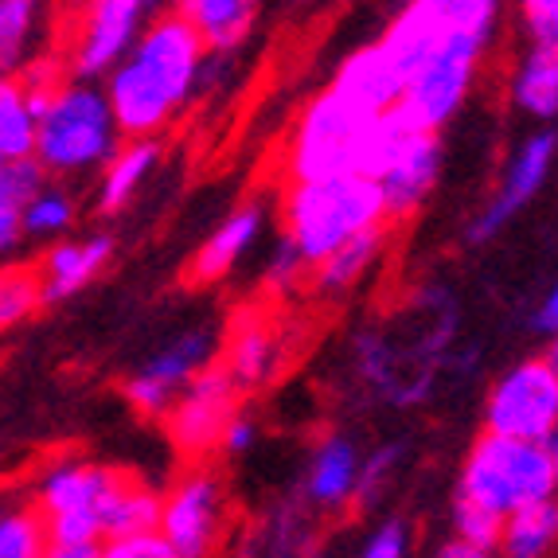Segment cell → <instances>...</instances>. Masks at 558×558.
Masks as SVG:
<instances>
[{
    "instance_id": "8fae6325",
    "label": "cell",
    "mask_w": 558,
    "mask_h": 558,
    "mask_svg": "<svg viewBox=\"0 0 558 558\" xmlns=\"http://www.w3.org/2000/svg\"><path fill=\"white\" fill-rule=\"evenodd\" d=\"M153 4L145 0H98L78 12L75 36L66 47V71L78 83H98L118 63H125L141 32L153 20Z\"/></svg>"
},
{
    "instance_id": "2e32d148",
    "label": "cell",
    "mask_w": 558,
    "mask_h": 558,
    "mask_svg": "<svg viewBox=\"0 0 558 558\" xmlns=\"http://www.w3.org/2000/svg\"><path fill=\"white\" fill-rule=\"evenodd\" d=\"M262 227H266V207L258 199L227 211L211 227V234L196 246V254L187 258V281L192 286H215V281L231 278L234 266L258 246Z\"/></svg>"
},
{
    "instance_id": "1f68e13d",
    "label": "cell",
    "mask_w": 558,
    "mask_h": 558,
    "mask_svg": "<svg viewBox=\"0 0 558 558\" xmlns=\"http://www.w3.org/2000/svg\"><path fill=\"white\" fill-rule=\"evenodd\" d=\"M402 441H387V446L372 449V453L363 457L360 465V488H355V504L360 508H375V504L387 496V488H391V476L399 473L402 465Z\"/></svg>"
},
{
    "instance_id": "4fadbf2b",
    "label": "cell",
    "mask_w": 558,
    "mask_h": 558,
    "mask_svg": "<svg viewBox=\"0 0 558 558\" xmlns=\"http://www.w3.org/2000/svg\"><path fill=\"white\" fill-rule=\"evenodd\" d=\"M242 414L239 383L227 375L223 363H211L187 383L177 407L168 410V438L184 457H207L219 449L227 426Z\"/></svg>"
},
{
    "instance_id": "b9f144b4",
    "label": "cell",
    "mask_w": 558,
    "mask_h": 558,
    "mask_svg": "<svg viewBox=\"0 0 558 558\" xmlns=\"http://www.w3.org/2000/svg\"><path fill=\"white\" fill-rule=\"evenodd\" d=\"M547 453H550V469H555V484H558V426H555V434L547 438Z\"/></svg>"
},
{
    "instance_id": "277c9868",
    "label": "cell",
    "mask_w": 558,
    "mask_h": 558,
    "mask_svg": "<svg viewBox=\"0 0 558 558\" xmlns=\"http://www.w3.org/2000/svg\"><path fill=\"white\" fill-rule=\"evenodd\" d=\"M121 133L113 125L110 102L98 83H78L66 75L59 90L36 113V160L44 177H86L98 172L118 153Z\"/></svg>"
},
{
    "instance_id": "3957f363",
    "label": "cell",
    "mask_w": 558,
    "mask_h": 558,
    "mask_svg": "<svg viewBox=\"0 0 558 558\" xmlns=\"http://www.w3.org/2000/svg\"><path fill=\"white\" fill-rule=\"evenodd\" d=\"M387 227L379 184L367 177H332L289 184L281 199V234L308 262V270L348 242Z\"/></svg>"
},
{
    "instance_id": "4dcf8cb0",
    "label": "cell",
    "mask_w": 558,
    "mask_h": 558,
    "mask_svg": "<svg viewBox=\"0 0 558 558\" xmlns=\"http://www.w3.org/2000/svg\"><path fill=\"white\" fill-rule=\"evenodd\" d=\"M44 305L36 266H0V332L24 325Z\"/></svg>"
},
{
    "instance_id": "83f0119b",
    "label": "cell",
    "mask_w": 558,
    "mask_h": 558,
    "mask_svg": "<svg viewBox=\"0 0 558 558\" xmlns=\"http://www.w3.org/2000/svg\"><path fill=\"white\" fill-rule=\"evenodd\" d=\"M39 16L44 9L28 0H0V75H20L32 63Z\"/></svg>"
},
{
    "instance_id": "d590c367",
    "label": "cell",
    "mask_w": 558,
    "mask_h": 558,
    "mask_svg": "<svg viewBox=\"0 0 558 558\" xmlns=\"http://www.w3.org/2000/svg\"><path fill=\"white\" fill-rule=\"evenodd\" d=\"M407 555H410V527L402 520H383L360 550V558H407Z\"/></svg>"
},
{
    "instance_id": "8992f818",
    "label": "cell",
    "mask_w": 558,
    "mask_h": 558,
    "mask_svg": "<svg viewBox=\"0 0 558 558\" xmlns=\"http://www.w3.org/2000/svg\"><path fill=\"white\" fill-rule=\"evenodd\" d=\"M372 121L375 113L355 110L332 86L313 94L305 110L298 113V121H293V133H289L286 145L289 184L360 177L363 145H367Z\"/></svg>"
},
{
    "instance_id": "cb8c5ba5",
    "label": "cell",
    "mask_w": 558,
    "mask_h": 558,
    "mask_svg": "<svg viewBox=\"0 0 558 558\" xmlns=\"http://www.w3.org/2000/svg\"><path fill=\"white\" fill-rule=\"evenodd\" d=\"M383 251H387V227L348 242V246H340L336 254H328L325 262L313 266V289L320 298H348L379 266Z\"/></svg>"
},
{
    "instance_id": "603a6c76",
    "label": "cell",
    "mask_w": 558,
    "mask_h": 558,
    "mask_svg": "<svg viewBox=\"0 0 558 558\" xmlns=\"http://www.w3.org/2000/svg\"><path fill=\"white\" fill-rule=\"evenodd\" d=\"M160 523V488L137 481V476L118 473V484L106 496L102 508V543L130 539V535H149Z\"/></svg>"
},
{
    "instance_id": "f1b7e54d",
    "label": "cell",
    "mask_w": 558,
    "mask_h": 558,
    "mask_svg": "<svg viewBox=\"0 0 558 558\" xmlns=\"http://www.w3.org/2000/svg\"><path fill=\"white\" fill-rule=\"evenodd\" d=\"M78 219V204L66 187L51 184L47 180L36 196L24 204V239H39V242H63L66 231L75 227Z\"/></svg>"
},
{
    "instance_id": "5b68a950",
    "label": "cell",
    "mask_w": 558,
    "mask_h": 558,
    "mask_svg": "<svg viewBox=\"0 0 558 558\" xmlns=\"http://www.w3.org/2000/svg\"><path fill=\"white\" fill-rule=\"evenodd\" d=\"M453 496L493 512L496 520H508L512 512L531 508V504L555 500L558 484L547 446L481 434V438H473L465 461H461Z\"/></svg>"
},
{
    "instance_id": "f546056e",
    "label": "cell",
    "mask_w": 558,
    "mask_h": 558,
    "mask_svg": "<svg viewBox=\"0 0 558 558\" xmlns=\"http://www.w3.org/2000/svg\"><path fill=\"white\" fill-rule=\"evenodd\" d=\"M47 527L32 504L0 508V558H44Z\"/></svg>"
},
{
    "instance_id": "4316f807",
    "label": "cell",
    "mask_w": 558,
    "mask_h": 558,
    "mask_svg": "<svg viewBox=\"0 0 558 558\" xmlns=\"http://www.w3.org/2000/svg\"><path fill=\"white\" fill-rule=\"evenodd\" d=\"M36 153V118H32L28 94L16 75H0V157L9 165L32 160Z\"/></svg>"
},
{
    "instance_id": "d6986e66",
    "label": "cell",
    "mask_w": 558,
    "mask_h": 558,
    "mask_svg": "<svg viewBox=\"0 0 558 558\" xmlns=\"http://www.w3.org/2000/svg\"><path fill=\"white\" fill-rule=\"evenodd\" d=\"M219 363L239 383V391H251V387L270 383L281 372V363H286L281 328L262 317V313H246L231 328V336H223V360Z\"/></svg>"
},
{
    "instance_id": "7bdbcfd3",
    "label": "cell",
    "mask_w": 558,
    "mask_h": 558,
    "mask_svg": "<svg viewBox=\"0 0 558 558\" xmlns=\"http://www.w3.org/2000/svg\"><path fill=\"white\" fill-rule=\"evenodd\" d=\"M547 360H550V363H555V367H558V340H555V344H550V355H547Z\"/></svg>"
},
{
    "instance_id": "7402d4cb",
    "label": "cell",
    "mask_w": 558,
    "mask_h": 558,
    "mask_svg": "<svg viewBox=\"0 0 558 558\" xmlns=\"http://www.w3.org/2000/svg\"><path fill=\"white\" fill-rule=\"evenodd\" d=\"M160 165V141H121L118 153L98 168V187H94V204L102 215H118L137 199L145 180Z\"/></svg>"
},
{
    "instance_id": "7a4b0ae2",
    "label": "cell",
    "mask_w": 558,
    "mask_h": 558,
    "mask_svg": "<svg viewBox=\"0 0 558 558\" xmlns=\"http://www.w3.org/2000/svg\"><path fill=\"white\" fill-rule=\"evenodd\" d=\"M500 24V4L493 0H457V16L449 24L446 39L434 47V56L422 63V71L410 78L399 110L418 130L438 133L461 113L469 102V90L476 83V71L484 63V51L493 44Z\"/></svg>"
},
{
    "instance_id": "ab89813d",
    "label": "cell",
    "mask_w": 558,
    "mask_h": 558,
    "mask_svg": "<svg viewBox=\"0 0 558 558\" xmlns=\"http://www.w3.org/2000/svg\"><path fill=\"white\" fill-rule=\"evenodd\" d=\"M429 558H496V555H493V550L469 547V543H461V539H446Z\"/></svg>"
},
{
    "instance_id": "5bb4252c",
    "label": "cell",
    "mask_w": 558,
    "mask_h": 558,
    "mask_svg": "<svg viewBox=\"0 0 558 558\" xmlns=\"http://www.w3.org/2000/svg\"><path fill=\"white\" fill-rule=\"evenodd\" d=\"M441 180V137L438 133L414 130L399 145V153L391 157V165L383 168L379 184L383 207H387V223L391 219H410L414 211H422L434 187Z\"/></svg>"
},
{
    "instance_id": "30bf717a",
    "label": "cell",
    "mask_w": 558,
    "mask_h": 558,
    "mask_svg": "<svg viewBox=\"0 0 558 558\" xmlns=\"http://www.w3.org/2000/svg\"><path fill=\"white\" fill-rule=\"evenodd\" d=\"M219 348H223V336L215 325H196L180 332L177 340H168L125 379L130 407L141 418H168V410L177 407L187 383L207 372L211 363H219Z\"/></svg>"
},
{
    "instance_id": "d4e9b609",
    "label": "cell",
    "mask_w": 558,
    "mask_h": 558,
    "mask_svg": "<svg viewBox=\"0 0 558 558\" xmlns=\"http://www.w3.org/2000/svg\"><path fill=\"white\" fill-rule=\"evenodd\" d=\"M512 102L535 121L558 118V51L527 47L512 71Z\"/></svg>"
},
{
    "instance_id": "484cf974",
    "label": "cell",
    "mask_w": 558,
    "mask_h": 558,
    "mask_svg": "<svg viewBox=\"0 0 558 558\" xmlns=\"http://www.w3.org/2000/svg\"><path fill=\"white\" fill-rule=\"evenodd\" d=\"M558 547V500L531 504L504 520L496 558H547Z\"/></svg>"
},
{
    "instance_id": "ffe728a7",
    "label": "cell",
    "mask_w": 558,
    "mask_h": 558,
    "mask_svg": "<svg viewBox=\"0 0 558 558\" xmlns=\"http://www.w3.org/2000/svg\"><path fill=\"white\" fill-rule=\"evenodd\" d=\"M360 465H363V453L355 449L352 438H344V434L320 438L305 465V500L317 512H340V508L355 504Z\"/></svg>"
},
{
    "instance_id": "ee69618b",
    "label": "cell",
    "mask_w": 558,
    "mask_h": 558,
    "mask_svg": "<svg viewBox=\"0 0 558 558\" xmlns=\"http://www.w3.org/2000/svg\"><path fill=\"white\" fill-rule=\"evenodd\" d=\"M4 168H9V160H4V157H0V172H4Z\"/></svg>"
},
{
    "instance_id": "e575fe53",
    "label": "cell",
    "mask_w": 558,
    "mask_h": 558,
    "mask_svg": "<svg viewBox=\"0 0 558 558\" xmlns=\"http://www.w3.org/2000/svg\"><path fill=\"white\" fill-rule=\"evenodd\" d=\"M520 28L527 47L558 51V0H527L520 4Z\"/></svg>"
},
{
    "instance_id": "7c38bea8",
    "label": "cell",
    "mask_w": 558,
    "mask_h": 558,
    "mask_svg": "<svg viewBox=\"0 0 558 558\" xmlns=\"http://www.w3.org/2000/svg\"><path fill=\"white\" fill-rule=\"evenodd\" d=\"M555 160H558V133L555 130L527 133L512 149L508 165H504L500 180H496V192L484 199V207L473 215V223L465 227V239L473 246H484L496 234H504V227L512 223L515 215L547 187L550 172H555Z\"/></svg>"
},
{
    "instance_id": "52a82bcc",
    "label": "cell",
    "mask_w": 558,
    "mask_h": 558,
    "mask_svg": "<svg viewBox=\"0 0 558 558\" xmlns=\"http://www.w3.org/2000/svg\"><path fill=\"white\" fill-rule=\"evenodd\" d=\"M118 484V469L63 457L39 473L36 508L47 527V539L59 547H102V508L110 488Z\"/></svg>"
},
{
    "instance_id": "ac0fdd59",
    "label": "cell",
    "mask_w": 558,
    "mask_h": 558,
    "mask_svg": "<svg viewBox=\"0 0 558 558\" xmlns=\"http://www.w3.org/2000/svg\"><path fill=\"white\" fill-rule=\"evenodd\" d=\"M110 258H113L110 234H83V239L56 242V246L44 254V262L36 266L44 305H56V301L83 293V289L110 266Z\"/></svg>"
},
{
    "instance_id": "d6a6232c",
    "label": "cell",
    "mask_w": 558,
    "mask_h": 558,
    "mask_svg": "<svg viewBox=\"0 0 558 558\" xmlns=\"http://www.w3.org/2000/svg\"><path fill=\"white\" fill-rule=\"evenodd\" d=\"M449 523H453V539L469 543V547L493 550L496 555L504 520H496L493 512H484V508H476V504H465L453 496V504H449Z\"/></svg>"
},
{
    "instance_id": "8d00e7d4",
    "label": "cell",
    "mask_w": 558,
    "mask_h": 558,
    "mask_svg": "<svg viewBox=\"0 0 558 558\" xmlns=\"http://www.w3.org/2000/svg\"><path fill=\"white\" fill-rule=\"evenodd\" d=\"M98 558H180V555L160 539L157 531H149V535H130V539H106L98 547Z\"/></svg>"
},
{
    "instance_id": "9c48e42d",
    "label": "cell",
    "mask_w": 558,
    "mask_h": 558,
    "mask_svg": "<svg viewBox=\"0 0 558 558\" xmlns=\"http://www.w3.org/2000/svg\"><path fill=\"white\" fill-rule=\"evenodd\" d=\"M227 531V484L196 465L160 493L157 535L180 558H211Z\"/></svg>"
},
{
    "instance_id": "e0dca14e",
    "label": "cell",
    "mask_w": 558,
    "mask_h": 558,
    "mask_svg": "<svg viewBox=\"0 0 558 558\" xmlns=\"http://www.w3.org/2000/svg\"><path fill=\"white\" fill-rule=\"evenodd\" d=\"M328 86H332L344 102H352L355 110L375 113V118L395 110V106L402 102V94H407L402 75L395 71L391 59L383 56V47L375 44V39L355 47L348 59H340V66H336V75Z\"/></svg>"
},
{
    "instance_id": "6da1fadb",
    "label": "cell",
    "mask_w": 558,
    "mask_h": 558,
    "mask_svg": "<svg viewBox=\"0 0 558 558\" xmlns=\"http://www.w3.org/2000/svg\"><path fill=\"white\" fill-rule=\"evenodd\" d=\"M204 59V44L177 9L153 12L137 47L102 83L121 141H157L184 106L196 102Z\"/></svg>"
},
{
    "instance_id": "60d3db41",
    "label": "cell",
    "mask_w": 558,
    "mask_h": 558,
    "mask_svg": "<svg viewBox=\"0 0 558 558\" xmlns=\"http://www.w3.org/2000/svg\"><path fill=\"white\" fill-rule=\"evenodd\" d=\"M44 558H98V547H59V543H47Z\"/></svg>"
},
{
    "instance_id": "836d02e7",
    "label": "cell",
    "mask_w": 558,
    "mask_h": 558,
    "mask_svg": "<svg viewBox=\"0 0 558 558\" xmlns=\"http://www.w3.org/2000/svg\"><path fill=\"white\" fill-rule=\"evenodd\" d=\"M305 274H308V262L301 258L298 246L281 234V239L270 246V254H266V262H262V281H266L274 293H286V289L298 286Z\"/></svg>"
},
{
    "instance_id": "44dd1931",
    "label": "cell",
    "mask_w": 558,
    "mask_h": 558,
    "mask_svg": "<svg viewBox=\"0 0 558 558\" xmlns=\"http://www.w3.org/2000/svg\"><path fill=\"white\" fill-rule=\"evenodd\" d=\"M177 12L192 24L207 56H239L258 24V4L251 0H187Z\"/></svg>"
},
{
    "instance_id": "9a60e30c",
    "label": "cell",
    "mask_w": 558,
    "mask_h": 558,
    "mask_svg": "<svg viewBox=\"0 0 558 558\" xmlns=\"http://www.w3.org/2000/svg\"><path fill=\"white\" fill-rule=\"evenodd\" d=\"M453 16L457 0H414L395 12V20H387V28L375 36V44L383 47V56L391 59L407 86L422 71V63L434 56V47L446 39Z\"/></svg>"
},
{
    "instance_id": "f35d334b",
    "label": "cell",
    "mask_w": 558,
    "mask_h": 558,
    "mask_svg": "<svg viewBox=\"0 0 558 558\" xmlns=\"http://www.w3.org/2000/svg\"><path fill=\"white\" fill-rule=\"evenodd\" d=\"M531 328L539 336H547L550 344L558 340V281L543 293V301L535 305V313H531Z\"/></svg>"
},
{
    "instance_id": "ba28073f",
    "label": "cell",
    "mask_w": 558,
    "mask_h": 558,
    "mask_svg": "<svg viewBox=\"0 0 558 558\" xmlns=\"http://www.w3.org/2000/svg\"><path fill=\"white\" fill-rule=\"evenodd\" d=\"M484 434L547 446L558 426V367L547 355H527L500 372L484 395Z\"/></svg>"
},
{
    "instance_id": "74e56055",
    "label": "cell",
    "mask_w": 558,
    "mask_h": 558,
    "mask_svg": "<svg viewBox=\"0 0 558 558\" xmlns=\"http://www.w3.org/2000/svg\"><path fill=\"white\" fill-rule=\"evenodd\" d=\"M254 446H258V422L246 418V414H239V418L227 426L223 441H219V449H223L227 457H246Z\"/></svg>"
}]
</instances>
